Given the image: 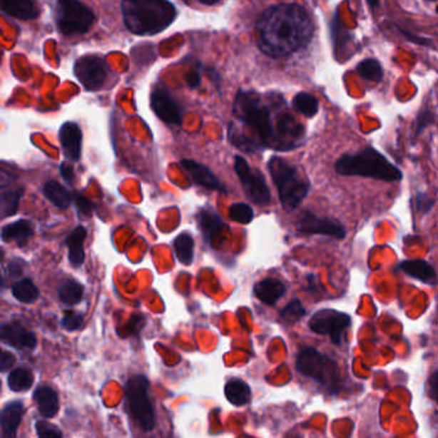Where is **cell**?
<instances>
[{
  "label": "cell",
  "mask_w": 438,
  "mask_h": 438,
  "mask_svg": "<svg viewBox=\"0 0 438 438\" xmlns=\"http://www.w3.org/2000/svg\"><path fill=\"white\" fill-rule=\"evenodd\" d=\"M146 324V319L142 315H134L125 327H123V332H118L121 337H128V335H133V333H138L141 329L144 327Z\"/></svg>",
  "instance_id": "obj_40"
},
{
  "label": "cell",
  "mask_w": 438,
  "mask_h": 438,
  "mask_svg": "<svg viewBox=\"0 0 438 438\" xmlns=\"http://www.w3.org/2000/svg\"><path fill=\"white\" fill-rule=\"evenodd\" d=\"M229 215L233 221H237L239 224H250L253 220V210L247 203H235L230 207Z\"/></svg>",
  "instance_id": "obj_36"
},
{
  "label": "cell",
  "mask_w": 438,
  "mask_h": 438,
  "mask_svg": "<svg viewBox=\"0 0 438 438\" xmlns=\"http://www.w3.org/2000/svg\"><path fill=\"white\" fill-rule=\"evenodd\" d=\"M152 110L156 115L161 118L162 121L168 125H181L183 123V112L180 106L176 103L174 98L165 88H156L151 96Z\"/></svg>",
  "instance_id": "obj_13"
},
{
  "label": "cell",
  "mask_w": 438,
  "mask_h": 438,
  "mask_svg": "<svg viewBox=\"0 0 438 438\" xmlns=\"http://www.w3.org/2000/svg\"><path fill=\"white\" fill-rule=\"evenodd\" d=\"M78 81L84 85L86 91H99L107 80V65L97 56H84L78 58L73 67Z\"/></svg>",
  "instance_id": "obj_11"
},
{
  "label": "cell",
  "mask_w": 438,
  "mask_h": 438,
  "mask_svg": "<svg viewBox=\"0 0 438 438\" xmlns=\"http://www.w3.org/2000/svg\"><path fill=\"white\" fill-rule=\"evenodd\" d=\"M73 203H75V206L78 208L80 215L91 216L93 205H91V200L85 198L84 195L78 193L73 194Z\"/></svg>",
  "instance_id": "obj_41"
},
{
  "label": "cell",
  "mask_w": 438,
  "mask_h": 438,
  "mask_svg": "<svg viewBox=\"0 0 438 438\" xmlns=\"http://www.w3.org/2000/svg\"><path fill=\"white\" fill-rule=\"evenodd\" d=\"M434 205H436V200L433 197H429L427 193H417L414 198V206H415L417 213H429Z\"/></svg>",
  "instance_id": "obj_39"
},
{
  "label": "cell",
  "mask_w": 438,
  "mask_h": 438,
  "mask_svg": "<svg viewBox=\"0 0 438 438\" xmlns=\"http://www.w3.org/2000/svg\"><path fill=\"white\" fill-rule=\"evenodd\" d=\"M285 290L287 288L283 282L274 279V277H268L255 285L253 293L261 302L273 306L284 296Z\"/></svg>",
  "instance_id": "obj_19"
},
{
  "label": "cell",
  "mask_w": 438,
  "mask_h": 438,
  "mask_svg": "<svg viewBox=\"0 0 438 438\" xmlns=\"http://www.w3.org/2000/svg\"><path fill=\"white\" fill-rule=\"evenodd\" d=\"M378 1H380V0H367V4L372 8L377 7V6H378Z\"/></svg>",
  "instance_id": "obj_50"
},
{
  "label": "cell",
  "mask_w": 438,
  "mask_h": 438,
  "mask_svg": "<svg viewBox=\"0 0 438 438\" xmlns=\"http://www.w3.org/2000/svg\"><path fill=\"white\" fill-rule=\"evenodd\" d=\"M34 401L41 417L53 418L59 410L58 396L52 387L40 386L34 392Z\"/></svg>",
  "instance_id": "obj_21"
},
{
  "label": "cell",
  "mask_w": 438,
  "mask_h": 438,
  "mask_svg": "<svg viewBox=\"0 0 438 438\" xmlns=\"http://www.w3.org/2000/svg\"><path fill=\"white\" fill-rule=\"evenodd\" d=\"M185 80L190 88H198L200 84V73L198 71L189 72Z\"/></svg>",
  "instance_id": "obj_47"
},
{
  "label": "cell",
  "mask_w": 438,
  "mask_h": 438,
  "mask_svg": "<svg viewBox=\"0 0 438 438\" xmlns=\"http://www.w3.org/2000/svg\"><path fill=\"white\" fill-rule=\"evenodd\" d=\"M61 175H62L63 180L67 181L68 184H71L73 179H75L73 168H72V166H70L68 163H66V162H63V163L61 165Z\"/></svg>",
  "instance_id": "obj_45"
},
{
  "label": "cell",
  "mask_w": 438,
  "mask_h": 438,
  "mask_svg": "<svg viewBox=\"0 0 438 438\" xmlns=\"http://www.w3.org/2000/svg\"><path fill=\"white\" fill-rule=\"evenodd\" d=\"M43 192L54 206L59 207V208H67L71 205V193L57 181H48L43 188Z\"/></svg>",
  "instance_id": "obj_26"
},
{
  "label": "cell",
  "mask_w": 438,
  "mask_h": 438,
  "mask_svg": "<svg viewBox=\"0 0 438 438\" xmlns=\"http://www.w3.org/2000/svg\"><path fill=\"white\" fill-rule=\"evenodd\" d=\"M180 165L195 184L207 188V189L218 190V192H225V187L221 184V181L216 178V175L213 174L210 168L200 165L198 162L192 161V160H183Z\"/></svg>",
  "instance_id": "obj_15"
},
{
  "label": "cell",
  "mask_w": 438,
  "mask_h": 438,
  "mask_svg": "<svg viewBox=\"0 0 438 438\" xmlns=\"http://www.w3.org/2000/svg\"><path fill=\"white\" fill-rule=\"evenodd\" d=\"M233 112L238 120L250 126L258 134L263 146L277 148V136L271 121L270 108L263 103L258 93L238 91Z\"/></svg>",
  "instance_id": "obj_4"
},
{
  "label": "cell",
  "mask_w": 438,
  "mask_h": 438,
  "mask_svg": "<svg viewBox=\"0 0 438 438\" xmlns=\"http://www.w3.org/2000/svg\"><path fill=\"white\" fill-rule=\"evenodd\" d=\"M58 295L65 305H76L84 297V287L76 280L68 279L59 287Z\"/></svg>",
  "instance_id": "obj_28"
},
{
  "label": "cell",
  "mask_w": 438,
  "mask_h": 438,
  "mask_svg": "<svg viewBox=\"0 0 438 438\" xmlns=\"http://www.w3.org/2000/svg\"><path fill=\"white\" fill-rule=\"evenodd\" d=\"M22 197V190L21 189H8L1 192L0 197V213L1 218H8V216H14V213H17L19 208V200Z\"/></svg>",
  "instance_id": "obj_31"
},
{
  "label": "cell",
  "mask_w": 438,
  "mask_h": 438,
  "mask_svg": "<svg viewBox=\"0 0 438 438\" xmlns=\"http://www.w3.org/2000/svg\"><path fill=\"white\" fill-rule=\"evenodd\" d=\"M0 337L4 343L17 350H33L36 346L35 335L21 325L20 322H6L1 327Z\"/></svg>",
  "instance_id": "obj_14"
},
{
  "label": "cell",
  "mask_w": 438,
  "mask_h": 438,
  "mask_svg": "<svg viewBox=\"0 0 438 438\" xmlns=\"http://www.w3.org/2000/svg\"><path fill=\"white\" fill-rule=\"evenodd\" d=\"M427 393L434 402L438 404V372H434L427 380Z\"/></svg>",
  "instance_id": "obj_43"
},
{
  "label": "cell",
  "mask_w": 438,
  "mask_h": 438,
  "mask_svg": "<svg viewBox=\"0 0 438 438\" xmlns=\"http://www.w3.org/2000/svg\"><path fill=\"white\" fill-rule=\"evenodd\" d=\"M25 412V407L21 401H14L9 402L3 407L0 422H1V429L7 437H14L16 432L19 429V425L22 422V417Z\"/></svg>",
  "instance_id": "obj_20"
},
{
  "label": "cell",
  "mask_w": 438,
  "mask_h": 438,
  "mask_svg": "<svg viewBox=\"0 0 438 438\" xmlns=\"http://www.w3.org/2000/svg\"><path fill=\"white\" fill-rule=\"evenodd\" d=\"M296 367L300 373L317 382L329 393L337 394L341 391L343 377L338 364L315 348L302 350L297 356Z\"/></svg>",
  "instance_id": "obj_6"
},
{
  "label": "cell",
  "mask_w": 438,
  "mask_h": 438,
  "mask_svg": "<svg viewBox=\"0 0 438 438\" xmlns=\"http://www.w3.org/2000/svg\"><path fill=\"white\" fill-rule=\"evenodd\" d=\"M200 232L203 234V238L207 243H213V239L219 235L221 229L224 228L223 220L220 219L219 215L211 208H202L198 216Z\"/></svg>",
  "instance_id": "obj_22"
},
{
  "label": "cell",
  "mask_w": 438,
  "mask_h": 438,
  "mask_svg": "<svg viewBox=\"0 0 438 438\" xmlns=\"http://www.w3.org/2000/svg\"><path fill=\"white\" fill-rule=\"evenodd\" d=\"M431 1H436V0H431Z\"/></svg>",
  "instance_id": "obj_51"
},
{
  "label": "cell",
  "mask_w": 438,
  "mask_h": 438,
  "mask_svg": "<svg viewBox=\"0 0 438 438\" xmlns=\"http://www.w3.org/2000/svg\"><path fill=\"white\" fill-rule=\"evenodd\" d=\"M34 234V224L29 220H19L4 226L1 230L3 242H25Z\"/></svg>",
  "instance_id": "obj_24"
},
{
  "label": "cell",
  "mask_w": 438,
  "mask_h": 438,
  "mask_svg": "<svg viewBox=\"0 0 438 438\" xmlns=\"http://www.w3.org/2000/svg\"><path fill=\"white\" fill-rule=\"evenodd\" d=\"M296 229L306 235L320 234L337 239H343L346 237V230L338 221L327 218H319L315 213L310 211L300 213L296 220Z\"/></svg>",
  "instance_id": "obj_12"
},
{
  "label": "cell",
  "mask_w": 438,
  "mask_h": 438,
  "mask_svg": "<svg viewBox=\"0 0 438 438\" xmlns=\"http://www.w3.org/2000/svg\"><path fill=\"white\" fill-rule=\"evenodd\" d=\"M228 136H229V141L232 143L234 147L243 151V152H255L258 148V143L252 141L238 129L235 128L233 123H230L229 130H228Z\"/></svg>",
  "instance_id": "obj_34"
},
{
  "label": "cell",
  "mask_w": 438,
  "mask_h": 438,
  "mask_svg": "<svg viewBox=\"0 0 438 438\" xmlns=\"http://www.w3.org/2000/svg\"><path fill=\"white\" fill-rule=\"evenodd\" d=\"M61 324L67 332H75L83 327L84 319H83V315H80L78 312L65 311V315L62 317Z\"/></svg>",
  "instance_id": "obj_37"
},
{
  "label": "cell",
  "mask_w": 438,
  "mask_h": 438,
  "mask_svg": "<svg viewBox=\"0 0 438 438\" xmlns=\"http://www.w3.org/2000/svg\"><path fill=\"white\" fill-rule=\"evenodd\" d=\"M14 361H16V359H14V355L8 352V351H3L1 357H0V370L3 373L7 372L11 367H14Z\"/></svg>",
  "instance_id": "obj_44"
},
{
  "label": "cell",
  "mask_w": 438,
  "mask_h": 438,
  "mask_svg": "<svg viewBox=\"0 0 438 438\" xmlns=\"http://www.w3.org/2000/svg\"><path fill=\"white\" fill-rule=\"evenodd\" d=\"M399 31L401 34L407 38L409 40H412L414 43H417V44H422V46H429V43H431V40L422 39V38H418V36H412V34L409 33V31H405V30H401L399 29Z\"/></svg>",
  "instance_id": "obj_48"
},
{
  "label": "cell",
  "mask_w": 438,
  "mask_h": 438,
  "mask_svg": "<svg viewBox=\"0 0 438 438\" xmlns=\"http://www.w3.org/2000/svg\"><path fill=\"white\" fill-rule=\"evenodd\" d=\"M12 295L20 302L33 303L39 298V290L30 279H22L12 287Z\"/></svg>",
  "instance_id": "obj_29"
},
{
  "label": "cell",
  "mask_w": 438,
  "mask_h": 438,
  "mask_svg": "<svg viewBox=\"0 0 438 438\" xmlns=\"http://www.w3.org/2000/svg\"><path fill=\"white\" fill-rule=\"evenodd\" d=\"M399 269L422 283L429 285L437 283V273L424 260H406L399 264Z\"/></svg>",
  "instance_id": "obj_18"
},
{
  "label": "cell",
  "mask_w": 438,
  "mask_h": 438,
  "mask_svg": "<svg viewBox=\"0 0 438 438\" xmlns=\"http://www.w3.org/2000/svg\"><path fill=\"white\" fill-rule=\"evenodd\" d=\"M271 179L279 192V198L287 211L301 205L310 190V181L300 168L280 157H271L268 163Z\"/></svg>",
  "instance_id": "obj_5"
},
{
  "label": "cell",
  "mask_w": 438,
  "mask_h": 438,
  "mask_svg": "<svg viewBox=\"0 0 438 438\" xmlns=\"http://www.w3.org/2000/svg\"><path fill=\"white\" fill-rule=\"evenodd\" d=\"M149 380L146 375L131 377L125 386L126 407L131 418L144 432H151L156 425L155 409L148 396Z\"/></svg>",
  "instance_id": "obj_7"
},
{
  "label": "cell",
  "mask_w": 438,
  "mask_h": 438,
  "mask_svg": "<svg viewBox=\"0 0 438 438\" xmlns=\"http://www.w3.org/2000/svg\"><path fill=\"white\" fill-rule=\"evenodd\" d=\"M36 433L41 438H56L62 437V432L59 431L56 425L51 424L44 420H39L35 424Z\"/></svg>",
  "instance_id": "obj_38"
},
{
  "label": "cell",
  "mask_w": 438,
  "mask_h": 438,
  "mask_svg": "<svg viewBox=\"0 0 438 438\" xmlns=\"http://www.w3.org/2000/svg\"><path fill=\"white\" fill-rule=\"evenodd\" d=\"M357 72L367 81L378 83L383 78V68L377 59L367 58L361 61L357 66Z\"/></svg>",
  "instance_id": "obj_33"
},
{
  "label": "cell",
  "mask_w": 438,
  "mask_h": 438,
  "mask_svg": "<svg viewBox=\"0 0 438 438\" xmlns=\"http://www.w3.org/2000/svg\"><path fill=\"white\" fill-rule=\"evenodd\" d=\"M225 397L232 405L243 406L251 399V388L242 380H230L225 384Z\"/></svg>",
  "instance_id": "obj_25"
},
{
  "label": "cell",
  "mask_w": 438,
  "mask_h": 438,
  "mask_svg": "<svg viewBox=\"0 0 438 438\" xmlns=\"http://www.w3.org/2000/svg\"><path fill=\"white\" fill-rule=\"evenodd\" d=\"M234 168L250 200L256 205H268L271 200L270 189L261 171L252 170L242 156H235Z\"/></svg>",
  "instance_id": "obj_9"
},
{
  "label": "cell",
  "mask_w": 438,
  "mask_h": 438,
  "mask_svg": "<svg viewBox=\"0 0 438 438\" xmlns=\"http://www.w3.org/2000/svg\"><path fill=\"white\" fill-rule=\"evenodd\" d=\"M123 24L136 35H156L168 29L176 17V8L168 0H123Z\"/></svg>",
  "instance_id": "obj_2"
},
{
  "label": "cell",
  "mask_w": 438,
  "mask_h": 438,
  "mask_svg": "<svg viewBox=\"0 0 438 438\" xmlns=\"http://www.w3.org/2000/svg\"><path fill=\"white\" fill-rule=\"evenodd\" d=\"M198 1L202 3V4H205V6H213V4L219 3L220 0H198Z\"/></svg>",
  "instance_id": "obj_49"
},
{
  "label": "cell",
  "mask_w": 438,
  "mask_h": 438,
  "mask_svg": "<svg viewBox=\"0 0 438 438\" xmlns=\"http://www.w3.org/2000/svg\"><path fill=\"white\" fill-rule=\"evenodd\" d=\"M34 384V374L27 369H16L8 375V386L14 392L30 389Z\"/></svg>",
  "instance_id": "obj_30"
},
{
  "label": "cell",
  "mask_w": 438,
  "mask_h": 438,
  "mask_svg": "<svg viewBox=\"0 0 438 438\" xmlns=\"http://www.w3.org/2000/svg\"><path fill=\"white\" fill-rule=\"evenodd\" d=\"M293 108L302 113L306 117H314L319 111V102L312 94L310 93H298L293 98Z\"/></svg>",
  "instance_id": "obj_32"
},
{
  "label": "cell",
  "mask_w": 438,
  "mask_h": 438,
  "mask_svg": "<svg viewBox=\"0 0 438 438\" xmlns=\"http://www.w3.org/2000/svg\"><path fill=\"white\" fill-rule=\"evenodd\" d=\"M351 317L345 312L324 309L310 319L309 327L316 335H329L335 346H341L343 333L350 328Z\"/></svg>",
  "instance_id": "obj_10"
},
{
  "label": "cell",
  "mask_w": 438,
  "mask_h": 438,
  "mask_svg": "<svg viewBox=\"0 0 438 438\" xmlns=\"http://www.w3.org/2000/svg\"><path fill=\"white\" fill-rule=\"evenodd\" d=\"M59 141L63 148V153L70 161L76 162L81 156L83 133L75 123H66L59 130Z\"/></svg>",
  "instance_id": "obj_16"
},
{
  "label": "cell",
  "mask_w": 438,
  "mask_h": 438,
  "mask_svg": "<svg viewBox=\"0 0 438 438\" xmlns=\"http://www.w3.org/2000/svg\"><path fill=\"white\" fill-rule=\"evenodd\" d=\"M258 46L271 58H282L307 46L314 35L309 14L297 4H279L258 19Z\"/></svg>",
  "instance_id": "obj_1"
},
{
  "label": "cell",
  "mask_w": 438,
  "mask_h": 438,
  "mask_svg": "<svg viewBox=\"0 0 438 438\" xmlns=\"http://www.w3.org/2000/svg\"><path fill=\"white\" fill-rule=\"evenodd\" d=\"M86 239V229L84 226H78L72 230L71 234L67 238V247H68V258L73 268L83 266L85 261L84 242Z\"/></svg>",
  "instance_id": "obj_23"
},
{
  "label": "cell",
  "mask_w": 438,
  "mask_h": 438,
  "mask_svg": "<svg viewBox=\"0 0 438 438\" xmlns=\"http://www.w3.org/2000/svg\"><path fill=\"white\" fill-rule=\"evenodd\" d=\"M1 9L9 17L22 21L35 20L40 14L35 0H1Z\"/></svg>",
  "instance_id": "obj_17"
},
{
  "label": "cell",
  "mask_w": 438,
  "mask_h": 438,
  "mask_svg": "<svg viewBox=\"0 0 438 438\" xmlns=\"http://www.w3.org/2000/svg\"><path fill=\"white\" fill-rule=\"evenodd\" d=\"M54 20L59 33L71 36L86 33L96 17L91 8L80 0H57Z\"/></svg>",
  "instance_id": "obj_8"
},
{
  "label": "cell",
  "mask_w": 438,
  "mask_h": 438,
  "mask_svg": "<svg viewBox=\"0 0 438 438\" xmlns=\"http://www.w3.org/2000/svg\"><path fill=\"white\" fill-rule=\"evenodd\" d=\"M176 258L183 265H190L194 258V240L190 234L181 233L174 240Z\"/></svg>",
  "instance_id": "obj_27"
},
{
  "label": "cell",
  "mask_w": 438,
  "mask_h": 438,
  "mask_svg": "<svg viewBox=\"0 0 438 438\" xmlns=\"http://www.w3.org/2000/svg\"><path fill=\"white\" fill-rule=\"evenodd\" d=\"M22 261L20 260H16V261H12L9 266H8V270H9V274L12 275V277H21L22 275V273H24V269H22Z\"/></svg>",
  "instance_id": "obj_46"
},
{
  "label": "cell",
  "mask_w": 438,
  "mask_h": 438,
  "mask_svg": "<svg viewBox=\"0 0 438 438\" xmlns=\"http://www.w3.org/2000/svg\"><path fill=\"white\" fill-rule=\"evenodd\" d=\"M434 123V115L429 110L422 111L417 118V136H419L425 128H428L429 125Z\"/></svg>",
  "instance_id": "obj_42"
},
{
  "label": "cell",
  "mask_w": 438,
  "mask_h": 438,
  "mask_svg": "<svg viewBox=\"0 0 438 438\" xmlns=\"http://www.w3.org/2000/svg\"><path fill=\"white\" fill-rule=\"evenodd\" d=\"M335 171L346 176H364L389 183L402 179L399 168L373 148L362 149L355 155L342 156L335 162Z\"/></svg>",
  "instance_id": "obj_3"
},
{
  "label": "cell",
  "mask_w": 438,
  "mask_h": 438,
  "mask_svg": "<svg viewBox=\"0 0 438 438\" xmlns=\"http://www.w3.org/2000/svg\"><path fill=\"white\" fill-rule=\"evenodd\" d=\"M306 315V310L302 306V303L300 300H293L290 301L282 311H280V317L284 322L288 324H295V322L301 320L303 316Z\"/></svg>",
  "instance_id": "obj_35"
}]
</instances>
